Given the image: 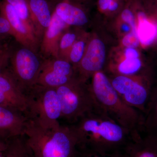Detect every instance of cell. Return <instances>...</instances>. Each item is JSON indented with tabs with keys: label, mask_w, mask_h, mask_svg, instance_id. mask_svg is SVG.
<instances>
[{
	"label": "cell",
	"mask_w": 157,
	"mask_h": 157,
	"mask_svg": "<svg viewBox=\"0 0 157 157\" xmlns=\"http://www.w3.org/2000/svg\"><path fill=\"white\" fill-rule=\"evenodd\" d=\"M70 124L76 134L78 147L103 154L124 155L141 136L133 135L98 106Z\"/></svg>",
	"instance_id": "cell-1"
},
{
	"label": "cell",
	"mask_w": 157,
	"mask_h": 157,
	"mask_svg": "<svg viewBox=\"0 0 157 157\" xmlns=\"http://www.w3.org/2000/svg\"><path fill=\"white\" fill-rule=\"evenodd\" d=\"M24 136L34 157H76L78 140L72 126L46 128L28 118Z\"/></svg>",
	"instance_id": "cell-2"
},
{
	"label": "cell",
	"mask_w": 157,
	"mask_h": 157,
	"mask_svg": "<svg viewBox=\"0 0 157 157\" xmlns=\"http://www.w3.org/2000/svg\"><path fill=\"white\" fill-rule=\"evenodd\" d=\"M90 88L97 105L109 117L133 135L143 134L144 114L124 102L105 73H95Z\"/></svg>",
	"instance_id": "cell-3"
},
{
	"label": "cell",
	"mask_w": 157,
	"mask_h": 157,
	"mask_svg": "<svg viewBox=\"0 0 157 157\" xmlns=\"http://www.w3.org/2000/svg\"><path fill=\"white\" fill-rule=\"evenodd\" d=\"M56 90L61 105V118L70 124L98 107L90 86L76 77Z\"/></svg>",
	"instance_id": "cell-4"
},
{
	"label": "cell",
	"mask_w": 157,
	"mask_h": 157,
	"mask_svg": "<svg viewBox=\"0 0 157 157\" xmlns=\"http://www.w3.org/2000/svg\"><path fill=\"white\" fill-rule=\"evenodd\" d=\"M27 93L30 100L28 118L46 128L60 125L61 105L56 89L36 85Z\"/></svg>",
	"instance_id": "cell-5"
},
{
	"label": "cell",
	"mask_w": 157,
	"mask_h": 157,
	"mask_svg": "<svg viewBox=\"0 0 157 157\" xmlns=\"http://www.w3.org/2000/svg\"><path fill=\"white\" fill-rule=\"evenodd\" d=\"M10 71L21 88L27 93L37 84L43 62L36 52L23 46L11 52Z\"/></svg>",
	"instance_id": "cell-6"
},
{
	"label": "cell",
	"mask_w": 157,
	"mask_h": 157,
	"mask_svg": "<svg viewBox=\"0 0 157 157\" xmlns=\"http://www.w3.org/2000/svg\"><path fill=\"white\" fill-rule=\"evenodd\" d=\"M113 86L125 103L146 113L153 91L137 79L129 76L118 75L109 79Z\"/></svg>",
	"instance_id": "cell-7"
},
{
	"label": "cell",
	"mask_w": 157,
	"mask_h": 157,
	"mask_svg": "<svg viewBox=\"0 0 157 157\" xmlns=\"http://www.w3.org/2000/svg\"><path fill=\"white\" fill-rule=\"evenodd\" d=\"M0 105L17 109L29 118L30 100L28 95L10 70L7 69L0 75Z\"/></svg>",
	"instance_id": "cell-8"
},
{
	"label": "cell",
	"mask_w": 157,
	"mask_h": 157,
	"mask_svg": "<svg viewBox=\"0 0 157 157\" xmlns=\"http://www.w3.org/2000/svg\"><path fill=\"white\" fill-rule=\"evenodd\" d=\"M76 77L70 62L53 58L43 62L36 85L56 89Z\"/></svg>",
	"instance_id": "cell-9"
},
{
	"label": "cell",
	"mask_w": 157,
	"mask_h": 157,
	"mask_svg": "<svg viewBox=\"0 0 157 157\" xmlns=\"http://www.w3.org/2000/svg\"><path fill=\"white\" fill-rule=\"evenodd\" d=\"M0 14L11 25L15 33V40L24 47L36 52L40 40L35 31L21 19L13 7L4 0L0 2Z\"/></svg>",
	"instance_id": "cell-10"
},
{
	"label": "cell",
	"mask_w": 157,
	"mask_h": 157,
	"mask_svg": "<svg viewBox=\"0 0 157 157\" xmlns=\"http://www.w3.org/2000/svg\"><path fill=\"white\" fill-rule=\"evenodd\" d=\"M106 51L104 43L100 39L90 41L78 63V75L76 78L85 82L88 78L101 72L105 63Z\"/></svg>",
	"instance_id": "cell-11"
},
{
	"label": "cell",
	"mask_w": 157,
	"mask_h": 157,
	"mask_svg": "<svg viewBox=\"0 0 157 157\" xmlns=\"http://www.w3.org/2000/svg\"><path fill=\"white\" fill-rule=\"evenodd\" d=\"M28 119L17 109L0 105V137L8 140L23 135Z\"/></svg>",
	"instance_id": "cell-12"
},
{
	"label": "cell",
	"mask_w": 157,
	"mask_h": 157,
	"mask_svg": "<svg viewBox=\"0 0 157 157\" xmlns=\"http://www.w3.org/2000/svg\"><path fill=\"white\" fill-rule=\"evenodd\" d=\"M68 25L54 10L50 25L41 39V51L45 56L59 59V42Z\"/></svg>",
	"instance_id": "cell-13"
},
{
	"label": "cell",
	"mask_w": 157,
	"mask_h": 157,
	"mask_svg": "<svg viewBox=\"0 0 157 157\" xmlns=\"http://www.w3.org/2000/svg\"><path fill=\"white\" fill-rule=\"evenodd\" d=\"M31 21L38 39H42L51 22L53 12L47 0H27Z\"/></svg>",
	"instance_id": "cell-14"
},
{
	"label": "cell",
	"mask_w": 157,
	"mask_h": 157,
	"mask_svg": "<svg viewBox=\"0 0 157 157\" xmlns=\"http://www.w3.org/2000/svg\"><path fill=\"white\" fill-rule=\"evenodd\" d=\"M57 14L68 25H84L88 22L87 15L81 8L68 0L59 2L54 10Z\"/></svg>",
	"instance_id": "cell-15"
},
{
	"label": "cell",
	"mask_w": 157,
	"mask_h": 157,
	"mask_svg": "<svg viewBox=\"0 0 157 157\" xmlns=\"http://www.w3.org/2000/svg\"><path fill=\"white\" fill-rule=\"evenodd\" d=\"M125 157H157V136L143 133L124 155Z\"/></svg>",
	"instance_id": "cell-16"
},
{
	"label": "cell",
	"mask_w": 157,
	"mask_h": 157,
	"mask_svg": "<svg viewBox=\"0 0 157 157\" xmlns=\"http://www.w3.org/2000/svg\"><path fill=\"white\" fill-rule=\"evenodd\" d=\"M137 17V32L139 41L144 46L151 45L157 39V24L149 19L144 11H139Z\"/></svg>",
	"instance_id": "cell-17"
},
{
	"label": "cell",
	"mask_w": 157,
	"mask_h": 157,
	"mask_svg": "<svg viewBox=\"0 0 157 157\" xmlns=\"http://www.w3.org/2000/svg\"><path fill=\"white\" fill-rule=\"evenodd\" d=\"M4 157H34L23 135L9 139L4 151Z\"/></svg>",
	"instance_id": "cell-18"
},
{
	"label": "cell",
	"mask_w": 157,
	"mask_h": 157,
	"mask_svg": "<svg viewBox=\"0 0 157 157\" xmlns=\"http://www.w3.org/2000/svg\"><path fill=\"white\" fill-rule=\"evenodd\" d=\"M144 116V132L157 136V90L153 91L150 103Z\"/></svg>",
	"instance_id": "cell-19"
},
{
	"label": "cell",
	"mask_w": 157,
	"mask_h": 157,
	"mask_svg": "<svg viewBox=\"0 0 157 157\" xmlns=\"http://www.w3.org/2000/svg\"><path fill=\"white\" fill-rule=\"evenodd\" d=\"M11 5L16 11L18 16L29 27L35 29L30 15L28 4L27 0H4Z\"/></svg>",
	"instance_id": "cell-20"
},
{
	"label": "cell",
	"mask_w": 157,
	"mask_h": 157,
	"mask_svg": "<svg viewBox=\"0 0 157 157\" xmlns=\"http://www.w3.org/2000/svg\"><path fill=\"white\" fill-rule=\"evenodd\" d=\"M76 39V34L73 33H63L59 42V59L68 61L69 54Z\"/></svg>",
	"instance_id": "cell-21"
},
{
	"label": "cell",
	"mask_w": 157,
	"mask_h": 157,
	"mask_svg": "<svg viewBox=\"0 0 157 157\" xmlns=\"http://www.w3.org/2000/svg\"><path fill=\"white\" fill-rule=\"evenodd\" d=\"M142 63L139 58L126 59L119 64L117 71L119 75L130 76L140 71Z\"/></svg>",
	"instance_id": "cell-22"
},
{
	"label": "cell",
	"mask_w": 157,
	"mask_h": 157,
	"mask_svg": "<svg viewBox=\"0 0 157 157\" xmlns=\"http://www.w3.org/2000/svg\"><path fill=\"white\" fill-rule=\"evenodd\" d=\"M86 44L82 40H78L73 44L69 56V62L78 64L81 60L85 51Z\"/></svg>",
	"instance_id": "cell-23"
},
{
	"label": "cell",
	"mask_w": 157,
	"mask_h": 157,
	"mask_svg": "<svg viewBox=\"0 0 157 157\" xmlns=\"http://www.w3.org/2000/svg\"><path fill=\"white\" fill-rule=\"evenodd\" d=\"M2 41H0V75L7 69L12 52L9 45Z\"/></svg>",
	"instance_id": "cell-24"
},
{
	"label": "cell",
	"mask_w": 157,
	"mask_h": 157,
	"mask_svg": "<svg viewBox=\"0 0 157 157\" xmlns=\"http://www.w3.org/2000/svg\"><path fill=\"white\" fill-rule=\"evenodd\" d=\"M8 36L15 38V33L9 21L0 14V41Z\"/></svg>",
	"instance_id": "cell-25"
},
{
	"label": "cell",
	"mask_w": 157,
	"mask_h": 157,
	"mask_svg": "<svg viewBox=\"0 0 157 157\" xmlns=\"http://www.w3.org/2000/svg\"><path fill=\"white\" fill-rule=\"evenodd\" d=\"M122 43L127 48H136L140 43L137 32L132 31L131 33L126 35L123 39Z\"/></svg>",
	"instance_id": "cell-26"
},
{
	"label": "cell",
	"mask_w": 157,
	"mask_h": 157,
	"mask_svg": "<svg viewBox=\"0 0 157 157\" xmlns=\"http://www.w3.org/2000/svg\"><path fill=\"white\" fill-rule=\"evenodd\" d=\"M76 157H124V155H105L78 147Z\"/></svg>",
	"instance_id": "cell-27"
},
{
	"label": "cell",
	"mask_w": 157,
	"mask_h": 157,
	"mask_svg": "<svg viewBox=\"0 0 157 157\" xmlns=\"http://www.w3.org/2000/svg\"><path fill=\"white\" fill-rule=\"evenodd\" d=\"M121 17L125 22L130 25L132 31L137 32V26L136 25L135 15L131 9L128 8L124 9L121 13Z\"/></svg>",
	"instance_id": "cell-28"
},
{
	"label": "cell",
	"mask_w": 157,
	"mask_h": 157,
	"mask_svg": "<svg viewBox=\"0 0 157 157\" xmlns=\"http://www.w3.org/2000/svg\"><path fill=\"white\" fill-rule=\"evenodd\" d=\"M125 56L126 59L138 58L139 54L134 48H127L125 51Z\"/></svg>",
	"instance_id": "cell-29"
},
{
	"label": "cell",
	"mask_w": 157,
	"mask_h": 157,
	"mask_svg": "<svg viewBox=\"0 0 157 157\" xmlns=\"http://www.w3.org/2000/svg\"><path fill=\"white\" fill-rule=\"evenodd\" d=\"M112 1L119 2V0H98V6L101 11L107 12L109 3Z\"/></svg>",
	"instance_id": "cell-30"
},
{
	"label": "cell",
	"mask_w": 157,
	"mask_h": 157,
	"mask_svg": "<svg viewBox=\"0 0 157 157\" xmlns=\"http://www.w3.org/2000/svg\"><path fill=\"white\" fill-rule=\"evenodd\" d=\"M8 140H5L0 137V151H4L5 150L7 146Z\"/></svg>",
	"instance_id": "cell-31"
},
{
	"label": "cell",
	"mask_w": 157,
	"mask_h": 157,
	"mask_svg": "<svg viewBox=\"0 0 157 157\" xmlns=\"http://www.w3.org/2000/svg\"><path fill=\"white\" fill-rule=\"evenodd\" d=\"M4 151H0V157H4Z\"/></svg>",
	"instance_id": "cell-32"
},
{
	"label": "cell",
	"mask_w": 157,
	"mask_h": 157,
	"mask_svg": "<svg viewBox=\"0 0 157 157\" xmlns=\"http://www.w3.org/2000/svg\"><path fill=\"white\" fill-rule=\"evenodd\" d=\"M57 1H58L59 2H60V1H62V0H57Z\"/></svg>",
	"instance_id": "cell-33"
},
{
	"label": "cell",
	"mask_w": 157,
	"mask_h": 157,
	"mask_svg": "<svg viewBox=\"0 0 157 157\" xmlns=\"http://www.w3.org/2000/svg\"><path fill=\"white\" fill-rule=\"evenodd\" d=\"M157 2V0H156Z\"/></svg>",
	"instance_id": "cell-34"
},
{
	"label": "cell",
	"mask_w": 157,
	"mask_h": 157,
	"mask_svg": "<svg viewBox=\"0 0 157 157\" xmlns=\"http://www.w3.org/2000/svg\"></svg>",
	"instance_id": "cell-35"
}]
</instances>
